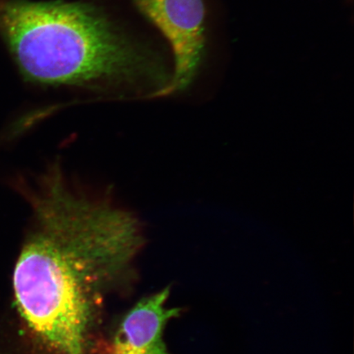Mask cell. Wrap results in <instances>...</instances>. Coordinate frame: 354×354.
<instances>
[{
    "label": "cell",
    "instance_id": "cell-1",
    "mask_svg": "<svg viewBox=\"0 0 354 354\" xmlns=\"http://www.w3.org/2000/svg\"><path fill=\"white\" fill-rule=\"evenodd\" d=\"M16 185L32 212L13 272L22 324L48 354H91L106 296L145 245L143 225L107 194L73 183L59 162Z\"/></svg>",
    "mask_w": 354,
    "mask_h": 354
},
{
    "label": "cell",
    "instance_id": "cell-2",
    "mask_svg": "<svg viewBox=\"0 0 354 354\" xmlns=\"http://www.w3.org/2000/svg\"><path fill=\"white\" fill-rule=\"evenodd\" d=\"M0 35L30 82L118 100L168 95L157 54L93 4L0 0Z\"/></svg>",
    "mask_w": 354,
    "mask_h": 354
},
{
    "label": "cell",
    "instance_id": "cell-3",
    "mask_svg": "<svg viewBox=\"0 0 354 354\" xmlns=\"http://www.w3.org/2000/svg\"><path fill=\"white\" fill-rule=\"evenodd\" d=\"M160 30L174 54L169 95L192 85L206 54L205 0H133Z\"/></svg>",
    "mask_w": 354,
    "mask_h": 354
},
{
    "label": "cell",
    "instance_id": "cell-4",
    "mask_svg": "<svg viewBox=\"0 0 354 354\" xmlns=\"http://www.w3.org/2000/svg\"><path fill=\"white\" fill-rule=\"evenodd\" d=\"M169 287L140 299L122 317L105 354H171L165 342L166 326L181 309L168 308Z\"/></svg>",
    "mask_w": 354,
    "mask_h": 354
},
{
    "label": "cell",
    "instance_id": "cell-5",
    "mask_svg": "<svg viewBox=\"0 0 354 354\" xmlns=\"http://www.w3.org/2000/svg\"><path fill=\"white\" fill-rule=\"evenodd\" d=\"M2 331L0 330V354H15L12 352L10 348H8L6 343L4 342Z\"/></svg>",
    "mask_w": 354,
    "mask_h": 354
}]
</instances>
